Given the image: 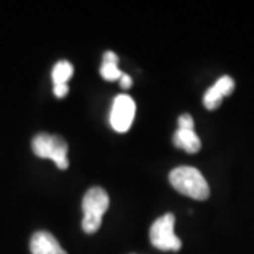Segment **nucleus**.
Masks as SVG:
<instances>
[{
    "label": "nucleus",
    "mask_w": 254,
    "mask_h": 254,
    "mask_svg": "<svg viewBox=\"0 0 254 254\" xmlns=\"http://www.w3.org/2000/svg\"><path fill=\"white\" fill-rule=\"evenodd\" d=\"M170 182L174 190L192 199L205 200L209 198V184L199 170L193 167L181 165L174 168L170 173Z\"/></svg>",
    "instance_id": "obj_1"
},
{
    "label": "nucleus",
    "mask_w": 254,
    "mask_h": 254,
    "mask_svg": "<svg viewBox=\"0 0 254 254\" xmlns=\"http://www.w3.org/2000/svg\"><path fill=\"white\" fill-rule=\"evenodd\" d=\"M109 195L100 187H92L82 199V229L86 233H95L99 230L103 215L109 208Z\"/></svg>",
    "instance_id": "obj_2"
},
{
    "label": "nucleus",
    "mask_w": 254,
    "mask_h": 254,
    "mask_svg": "<svg viewBox=\"0 0 254 254\" xmlns=\"http://www.w3.org/2000/svg\"><path fill=\"white\" fill-rule=\"evenodd\" d=\"M31 147L37 157L53 160L60 170L68 168V144L63 137L41 133L33 138Z\"/></svg>",
    "instance_id": "obj_3"
},
{
    "label": "nucleus",
    "mask_w": 254,
    "mask_h": 254,
    "mask_svg": "<svg viewBox=\"0 0 254 254\" xmlns=\"http://www.w3.org/2000/svg\"><path fill=\"white\" fill-rule=\"evenodd\" d=\"M175 216L173 213H165L158 218L150 229V240L155 249L163 252H178L181 249V240L174 232Z\"/></svg>",
    "instance_id": "obj_4"
},
{
    "label": "nucleus",
    "mask_w": 254,
    "mask_h": 254,
    "mask_svg": "<svg viewBox=\"0 0 254 254\" xmlns=\"http://www.w3.org/2000/svg\"><path fill=\"white\" fill-rule=\"evenodd\" d=\"M136 115V103L128 95H119L113 100L110 112V125L115 131L126 133L133 125Z\"/></svg>",
    "instance_id": "obj_5"
},
{
    "label": "nucleus",
    "mask_w": 254,
    "mask_h": 254,
    "mask_svg": "<svg viewBox=\"0 0 254 254\" xmlns=\"http://www.w3.org/2000/svg\"><path fill=\"white\" fill-rule=\"evenodd\" d=\"M174 145L187 153H198L200 150V138L195 133V125L190 115L185 113L178 119V128L174 134Z\"/></svg>",
    "instance_id": "obj_6"
},
{
    "label": "nucleus",
    "mask_w": 254,
    "mask_h": 254,
    "mask_svg": "<svg viewBox=\"0 0 254 254\" xmlns=\"http://www.w3.org/2000/svg\"><path fill=\"white\" fill-rule=\"evenodd\" d=\"M233 89H235V81L229 75L219 78L216 83L212 88H209L203 95L205 108L209 110H215L216 108H219V105L222 103L223 98L230 95L233 92Z\"/></svg>",
    "instance_id": "obj_7"
},
{
    "label": "nucleus",
    "mask_w": 254,
    "mask_h": 254,
    "mask_svg": "<svg viewBox=\"0 0 254 254\" xmlns=\"http://www.w3.org/2000/svg\"><path fill=\"white\" fill-rule=\"evenodd\" d=\"M30 250L33 254H68L58 240L50 232H36L30 240Z\"/></svg>",
    "instance_id": "obj_8"
},
{
    "label": "nucleus",
    "mask_w": 254,
    "mask_h": 254,
    "mask_svg": "<svg viewBox=\"0 0 254 254\" xmlns=\"http://www.w3.org/2000/svg\"><path fill=\"white\" fill-rule=\"evenodd\" d=\"M119 57L113 51H106L103 54V63L100 66V75L103 79L106 81H119L122 78V75L125 72H122L118 66Z\"/></svg>",
    "instance_id": "obj_9"
},
{
    "label": "nucleus",
    "mask_w": 254,
    "mask_h": 254,
    "mask_svg": "<svg viewBox=\"0 0 254 254\" xmlns=\"http://www.w3.org/2000/svg\"><path fill=\"white\" fill-rule=\"evenodd\" d=\"M73 75V66L69 61H58L53 68V82L54 86H63L68 85V81L72 78Z\"/></svg>",
    "instance_id": "obj_10"
},
{
    "label": "nucleus",
    "mask_w": 254,
    "mask_h": 254,
    "mask_svg": "<svg viewBox=\"0 0 254 254\" xmlns=\"http://www.w3.org/2000/svg\"><path fill=\"white\" fill-rule=\"evenodd\" d=\"M119 81H120V85H122V88H123V89H130V88H131L133 79H131L127 73H123V75H122V78H120Z\"/></svg>",
    "instance_id": "obj_11"
}]
</instances>
